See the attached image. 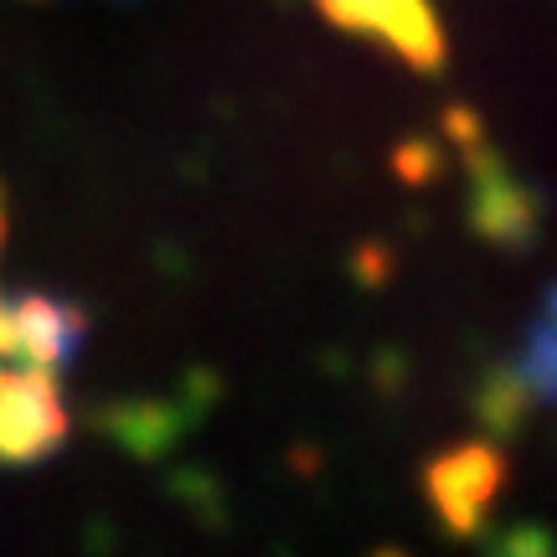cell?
I'll list each match as a JSON object with an SVG mask.
<instances>
[{"label": "cell", "mask_w": 557, "mask_h": 557, "mask_svg": "<svg viewBox=\"0 0 557 557\" xmlns=\"http://www.w3.org/2000/svg\"><path fill=\"white\" fill-rule=\"evenodd\" d=\"M444 135L459 150L465 171H470V227L485 243H496L506 253H527L542 238V222H547V201L537 186L511 171V160L496 150V139L485 135L475 109L455 103L444 114Z\"/></svg>", "instance_id": "cell-1"}, {"label": "cell", "mask_w": 557, "mask_h": 557, "mask_svg": "<svg viewBox=\"0 0 557 557\" xmlns=\"http://www.w3.org/2000/svg\"><path fill=\"white\" fill-rule=\"evenodd\" d=\"M500 485H506V449L496 438H470L459 449H444L423 470V496L449 537H475Z\"/></svg>", "instance_id": "cell-2"}, {"label": "cell", "mask_w": 557, "mask_h": 557, "mask_svg": "<svg viewBox=\"0 0 557 557\" xmlns=\"http://www.w3.org/2000/svg\"><path fill=\"white\" fill-rule=\"evenodd\" d=\"M67 438V403L52 372L41 367H0V459L41 465Z\"/></svg>", "instance_id": "cell-3"}, {"label": "cell", "mask_w": 557, "mask_h": 557, "mask_svg": "<svg viewBox=\"0 0 557 557\" xmlns=\"http://www.w3.org/2000/svg\"><path fill=\"white\" fill-rule=\"evenodd\" d=\"M315 5L331 26L382 41L418 73H438L444 62V26L434 0H315Z\"/></svg>", "instance_id": "cell-4"}, {"label": "cell", "mask_w": 557, "mask_h": 557, "mask_svg": "<svg viewBox=\"0 0 557 557\" xmlns=\"http://www.w3.org/2000/svg\"><path fill=\"white\" fill-rule=\"evenodd\" d=\"M88 341V315L58 295H11V361L58 372Z\"/></svg>", "instance_id": "cell-5"}, {"label": "cell", "mask_w": 557, "mask_h": 557, "mask_svg": "<svg viewBox=\"0 0 557 557\" xmlns=\"http://www.w3.org/2000/svg\"><path fill=\"white\" fill-rule=\"evenodd\" d=\"M537 398H532V387L527 377L517 372V361H491L475 382V418L480 429L496 438V444H511V438L527 429V418H532Z\"/></svg>", "instance_id": "cell-6"}, {"label": "cell", "mask_w": 557, "mask_h": 557, "mask_svg": "<svg viewBox=\"0 0 557 557\" xmlns=\"http://www.w3.org/2000/svg\"><path fill=\"white\" fill-rule=\"evenodd\" d=\"M181 408L171 403H120V408H109V429L120 444H129L135 455H160L165 444H176L181 438Z\"/></svg>", "instance_id": "cell-7"}, {"label": "cell", "mask_w": 557, "mask_h": 557, "mask_svg": "<svg viewBox=\"0 0 557 557\" xmlns=\"http://www.w3.org/2000/svg\"><path fill=\"white\" fill-rule=\"evenodd\" d=\"M517 372L527 377L537 403H557V320L542 315L527 331V341H521V351H517Z\"/></svg>", "instance_id": "cell-8"}, {"label": "cell", "mask_w": 557, "mask_h": 557, "mask_svg": "<svg viewBox=\"0 0 557 557\" xmlns=\"http://www.w3.org/2000/svg\"><path fill=\"white\" fill-rule=\"evenodd\" d=\"M480 557H557V537L542 521H517V527H500L485 537Z\"/></svg>", "instance_id": "cell-9"}, {"label": "cell", "mask_w": 557, "mask_h": 557, "mask_svg": "<svg viewBox=\"0 0 557 557\" xmlns=\"http://www.w3.org/2000/svg\"><path fill=\"white\" fill-rule=\"evenodd\" d=\"M393 165H398L408 181H429L438 171V150L429 145V139H413V145H403V150H398V160H393Z\"/></svg>", "instance_id": "cell-10"}, {"label": "cell", "mask_w": 557, "mask_h": 557, "mask_svg": "<svg viewBox=\"0 0 557 557\" xmlns=\"http://www.w3.org/2000/svg\"><path fill=\"white\" fill-rule=\"evenodd\" d=\"M542 315H547V320H557V284H553V289H547V305H542Z\"/></svg>", "instance_id": "cell-11"}, {"label": "cell", "mask_w": 557, "mask_h": 557, "mask_svg": "<svg viewBox=\"0 0 557 557\" xmlns=\"http://www.w3.org/2000/svg\"><path fill=\"white\" fill-rule=\"evenodd\" d=\"M0 243H5V201H0Z\"/></svg>", "instance_id": "cell-12"}]
</instances>
